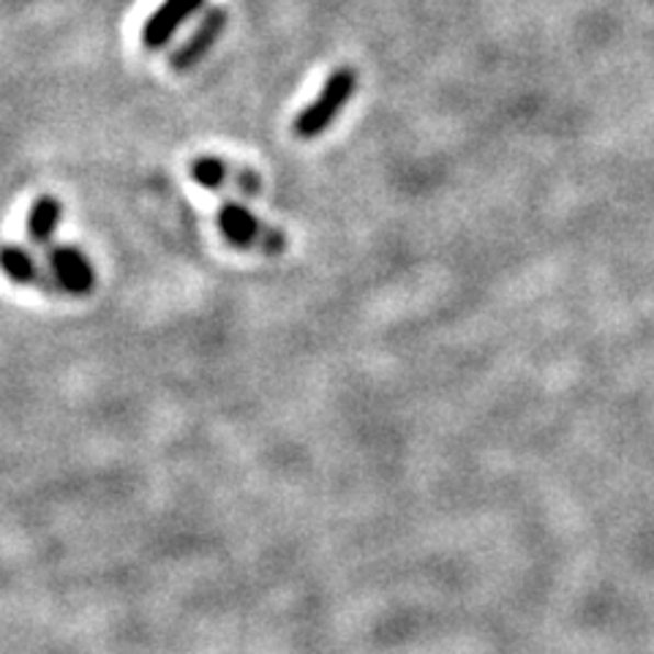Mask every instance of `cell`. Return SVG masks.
I'll list each match as a JSON object with an SVG mask.
<instances>
[{
  "instance_id": "cell-1",
  "label": "cell",
  "mask_w": 654,
  "mask_h": 654,
  "mask_svg": "<svg viewBox=\"0 0 654 654\" xmlns=\"http://www.w3.org/2000/svg\"><path fill=\"white\" fill-rule=\"evenodd\" d=\"M216 227L233 248L240 251L264 253V257H279L290 248V238L281 229L270 227L253 211H248L240 202L227 200L216 211Z\"/></svg>"
},
{
  "instance_id": "cell-2",
  "label": "cell",
  "mask_w": 654,
  "mask_h": 654,
  "mask_svg": "<svg viewBox=\"0 0 654 654\" xmlns=\"http://www.w3.org/2000/svg\"><path fill=\"white\" fill-rule=\"evenodd\" d=\"M354 90H358V71H354L352 66H338L325 80L317 99H314L306 110H301V115L295 117L292 134H295L297 139H306V143L323 137L327 128L336 123V117L341 115L343 106L352 101Z\"/></svg>"
},
{
  "instance_id": "cell-3",
  "label": "cell",
  "mask_w": 654,
  "mask_h": 654,
  "mask_svg": "<svg viewBox=\"0 0 654 654\" xmlns=\"http://www.w3.org/2000/svg\"><path fill=\"white\" fill-rule=\"evenodd\" d=\"M189 178L207 191H235L248 200H257L264 189L262 178L253 169L218 159V156H196L189 164Z\"/></svg>"
},
{
  "instance_id": "cell-4",
  "label": "cell",
  "mask_w": 654,
  "mask_h": 654,
  "mask_svg": "<svg viewBox=\"0 0 654 654\" xmlns=\"http://www.w3.org/2000/svg\"><path fill=\"white\" fill-rule=\"evenodd\" d=\"M227 20L229 14L224 5H216V9L207 11V14L196 22L194 31L185 36V42L172 49V55H169V71H174V75H189V71H194L196 66L211 55V49L216 47L218 38L224 36Z\"/></svg>"
},
{
  "instance_id": "cell-5",
  "label": "cell",
  "mask_w": 654,
  "mask_h": 654,
  "mask_svg": "<svg viewBox=\"0 0 654 654\" xmlns=\"http://www.w3.org/2000/svg\"><path fill=\"white\" fill-rule=\"evenodd\" d=\"M205 0H161L159 9L145 20L143 25V49L145 53H161L172 44L174 33L202 11Z\"/></svg>"
},
{
  "instance_id": "cell-6",
  "label": "cell",
  "mask_w": 654,
  "mask_h": 654,
  "mask_svg": "<svg viewBox=\"0 0 654 654\" xmlns=\"http://www.w3.org/2000/svg\"><path fill=\"white\" fill-rule=\"evenodd\" d=\"M0 273L16 286H27V290H38L44 295H66L64 286L53 275V270H44L36 262L31 251L14 244H0Z\"/></svg>"
},
{
  "instance_id": "cell-7",
  "label": "cell",
  "mask_w": 654,
  "mask_h": 654,
  "mask_svg": "<svg viewBox=\"0 0 654 654\" xmlns=\"http://www.w3.org/2000/svg\"><path fill=\"white\" fill-rule=\"evenodd\" d=\"M47 262L53 275L58 279V284L64 286L66 295L84 297L93 292L95 286V270L90 264V259L84 257L80 248L75 246H49L47 248Z\"/></svg>"
},
{
  "instance_id": "cell-8",
  "label": "cell",
  "mask_w": 654,
  "mask_h": 654,
  "mask_svg": "<svg viewBox=\"0 0 654 654\" xmlns=\"http://www.w3.org/2000/svg\"><path fill=\"white\" fill-rule=\"evenodd\" d=\"M60 218H64V202L55 194H42L27 213V240L36 248H49L60 227Z\"/></svg>"
}]
</instances>
